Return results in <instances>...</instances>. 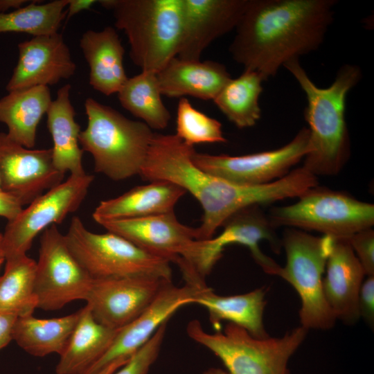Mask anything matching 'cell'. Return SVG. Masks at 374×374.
Here are the masks:
<instances>
[{
	"label": "cell",
	"mask_w": 374,
	"mask_h": 374,
	"mask_svg": "<svg viewBox=\"0 0 374 374\" xmlns=\"http://www.w3.org/2000/svg\"><path fill=\"white\" fill-rule=\"evenodd\" d=\"M336 0H249L229 52L264 81L288 62L316 51L334 19Z\"/></svg>",
	"instance_id": "cell-1"
},
{
	"label": "cell",
	"mask_w": 374,
	"mask_h": 374,
	"mask_svg": "<svg viewBox=\"0 0 374 374\" xmlns=\"http://www.w3.org/2000/svg\"><path fill=\"white\" fill-rule=\"evenodd\" d=\"M283 66L299 83L308 102L304 118L309 125L310 152L303 167L316 177L336 175L350 157L346 98L360 81L362 70L356 64H344L332 83L323 88L310 79L299 60H291Z\"/></svg>",
	"instance_id": "cell-2"
},
{
	"label": "cell",
	"mask_w": 374,
	"mask_h": 374,
	"mask_svg": "<svg viewBox=\"0 0 374 374\" xmlns=\"http://www.w3.org/2000/svg\"><path fill=\"white\" fill-rule=\"evenodd\" d=\"M195 151L176 134L154 132L139 175L175 184L197 199L203 209L197 240H206L235 213V184L199 168L192 159Z\"/></svg>",
	"instance_id": "cell-3"
},
{
	"label": "cell",
	"mask_w": 374,
	"mask_h": 374,
	"mask_svg": "<svg viewBox=\"0 0 374 374\" xmlns=\"http://www.w3.org/2000/svg\"><path fill=\"white\" fill-rule=\"evenodd\" d=\"M87 126L79 143L91 154L95 172L114 181L140 175L154 132L141 121L130 120L92 98L84 102Z\"/></svg>",
	"instance_id": "cell-4"
},
{
	"label": "cell",
	"mask_w": 374,
	"mask_h": 374,
	"mask_svg": "<svg viewBox=\"0 0 374 374\" xmlns=\"http://www.w3.org/2000/svg\"><path fill=\"white\" fill-rule=\"evenodd\" d=\"M115 26L125 33L130 57L142 71L157 73L178 54L182 33L181 0H100Z\"/></svg>",
	"instance_id": "cell-5"
},
{
	"label": "cell",
	"mask_w": 374,
	"mask_h": 374,
	"mask_svg": "<svg viewBox=\"0 0 374 374\" xmlns=\"http://www.w3.org/2000/svg\"><path fill=\"white\" fill-rule=\"evenodd\" d=\"M308 331L300 326L280 337L257 338L231 323L214 333L197 320L186 327L188 337L217 357L229 374H290L289 361Z\"/></svg>",
	"instance_id": "cell-6"
},
{
	"label": "cell",
	"mask_w": 374,
	"mask_h": 374,
	"mask_svg": "<svg viewBox=\"0 0 374 374\" xmlns=\"http://www.w3.org/2000/svg\"><path fill=\"white\" fill-rule=\"evenodd\" d=\"M70 251L92 279L154 277L172 280L170 262L116 233H95L72 217L64 235Z\"/></svg>",
	"instance_id": "cell-7"
},
{
	"label": "cell",
	"mask_w": 374,
	"mask_h": 374,
	"mask_svg": "<svg viewBox=\"0 0 374 374\" xmlns=\"http://www.w3.org/2000/svg\"><path fill=\"white\" fill-rule=\"evenodd\" d=\"M333 238L315 236L292 228L286 229L281 240L286 263L279 276L289 283L301 299L299 319L307 330H328L336 322L323 290V274L334 242Z\"/></svg>",
	"instance_id": "cell-8"
},
{
	"label": "cell",
	"mask_w": 374,
	"mask_h": 374,
	"mask_svg": "<svg viewBox=\"0 0 374 374\" xmlns=\"http://www.w3.org/2000/svg\"><path fill=\"white\" fill-rule=\"evenodd\" d=\"M271 225L315 231L346 239L374 224V205L344 192L314 186L293 204L276 206L267 215Z\"/></svg>",
	"instance_id": "cell-9"
},
{
	"label": "cell",
	"mask_w": 374,
	"mask_h": 374,
	"mask_svg": "<svg viewBox=\"0 0 374 374\" xmlns=\"http://www.w3.org/2000/svg\"><path fill=\"white\" fill-rule=\"evenodd\" d=\"M94 177L70 175L47 190L8 221L2 234L0 253L5 260L26 255L35 238L53 224H61L84 199Z\"/></svg>",
	"instance_id": "cell-10"
},
{
	"label": "cell",
	"mask_w": 374,
	"mask_h": 374,
	"mask_svg": "<svg viewBox=\"0 0 374 374\" xmlns=\"http://www.w3.org/2000/svg\"><path fill=\"white\" fill-rule=\"evenodd\" d=\"M217 236L206 240H196L187 262L204 279L221 258L225 247L233 244L249 249L255 262L267 274L278 276L281 267L260 249L259 243L267 240L272 250L279 253L281 240L260 206L243 208L229 217L222 225Z\"/></svg>",
	"instance_id": "cell-11"
},
{
	"label": "cell",
	"mask_w": 374,
	"mask_h": 374,
	"mask_svg": "<svg viewBox=\"0 0 374 374\" xmlns=\"http://www.w3.org/2000/svg\"><path fill=\"white\" fill-rule=\"evenodd\" d=\"M39 243L35 276L37 308L56 310L73 301H85L93 279L70 251L57 224L42 232Z\"/></svg>",
	"instance_id": "cell-12"
},
{
	"label": "cell",
	"mask_w": 374,
	"mask_h": 374,
	"mask_svg": "<svg viewBox=\"0 0 374 374\" xmlns=\"http://www.w3.org/2000/svg\"><path fill=\"white\" fill-rule=\"evenodd\" d=\"M309 152V130L304 127L289 143L275 150L240 156L195 151L192 159L208 174L238 185L256 186L285 177Z\"/></svg>",
	"instance_id": "cell-13"
},
{
	"label": "cell",
	"mask_w": 374,
	"mask_h": 374,
	"mask_svg": "<svg viewBox=\"0 0 374 374\" xmlns=\"http://www.w3.org/2000/svg\"><path fill=\"white\" fill-rule=\"evenodd\" d=\"M168 282L144 276L93 279L85 301L97 322L119 330L137 318Z\"/></svg>",
	"instance_id": "cell-14"
},
{
	"label": "cell",
	"mask_w": 374,
	"mask_h": 374,
	"mask_svg": "<svg viewBox=\"0 0 374 374\" xmlns=\"http://www.w3.org/2000/svg\"><path fill=\"white\" fill-rule=\"evenodd\" d=\"M64 177L53 165L51 148H27L0 132L1 190L15 197L22 206L62 183Z\"/></svg>",
	"instance_id": "cell-15"
},
{
	"label": "cell",
	"mask_w": 374,
	"mask_h": 374,
	"mask_svg": "<svg viewBox=\"0 0 374 374\" xmlns=\"http://www.w3.org/2000/svg\"><path fill=\"white\" fill-rule=\"evenodd\" d=\"M185 283L177 287L166 283L150 305L133 321L119 329L110 347L85 374H98L111 364L128 359L141 348L157 330L181 307L193 301L206 287Z\"/></svg>",
	"instance_id": "cell-16"
},
{
	"label": "cell",
	"mask_w": 374,
	"mask_h": 374,
	"mask_svg": "<svg viewBox=\"0 0 374 374\" xmlns=\"http://www.w3.org/2000/svg\"><path fill=\"white\" fill-rule=\"evenodd\" d=\"M249 0H181L182 33L177 57L199 60L215 39L235 29Z\"/></svg>",
	"instance_id": "cell-17"
},
{
	"label": "cell",
	"mask_w": 374,
	"mask_h": 374,
	"mask_svg": "<svg viewBox=\"0 0 374 374\" xmlns=\"http://www.w3.org/2000/svg\"><path fill=\"white\" fill-rule=\"evenodd\" d=\"M18 61L7 91L53 85L73 76L76 64L59 33L33 37L18 44Z\"/></svg>",
	"instance_id": "cell-18"
},
{
	"label": "cell",
	"mask_w": 374,
	"mask_h": 374,
	"mask_svg": "<svg viewBox=\"0 0 374 374\" xmlns=\"http://www.w3.org/2000/svg\"><path fill=\"white\" fill-rule=\"evenodd\" d=\"M99 224L142 249L174 263L180 258L186 259L197 240L196 228L181 224L174 211L141 218L105 221Z\"/></svg>",
	"instance_id": "cell-19"
},
{
	"label": "cell",
	"mask_w": 374,
	"mask_h": 374,
	"mask_svg": "<svg viewBox=\"0 0 374 374\" xmlns=\"http://www.w3.org/2000/svg\"><path fill=\"white\" fill-rule=\"evenodd\" d=\"M326 271L323 293L336 319L355 323L360 318L359 294L366 274L346 239H334Z\"/></svg>",
	"instance_id": "cell-20"
},
{
	"label": "cell",
	"mask_w": 374,
	"mask_h": 374,
	"mask_svg": "<svg viewBox=\"0 0 374 374\" xmlns=\"http://www.w3.org/2000/svg\"><path fill=\"white\" fill-rule=\"evenodd\" d=\"M161 95L168 98L190 96L214 100L231 78L226 66L217 62L172 58L157 73Z\"/></svg>",
	"instance_id": "cell-21"
},
{
	"label": "cell",
	"mask_w": 374,
	"mask_h": 374,
	"mask_svg": "<svg viewBox=\"0 0 374 374\" xmlns=\"http://www.w3.org/2000/svg\"><path fill=\"white\" fill-rule=\"evenodd\" d=\"M186 193L184 188L170 181H150L118 197L100 202L92 217L99 224L173 212L175 206Z\"/></svg>",
	"instance_id": "cell-22"
},
{
	"label": "cell",
	"mask_w": 374,
	"mask_h": 374,
	"mask_svg": "<svg viewBox=\"0 0 374 374\" xmlns=\"http://www.w3.org/2000/svg\"><path fill=\"white\" fill-rule=\"evenodd\" d=\"M80 47L89 66L90 85L105 96L118 93L128 78L123 66L125 49L116 30L112 26L88 30Z\"/></svg>",
	"instance_id": "cell-23"
},
{
	"label": "cell",
	"mask_w": 374,
	"mask_h": 374,
	"mask_svg": "<svg viewBox=\"0 0 374 374\" xmlns=\"http://www.w3.org/2000/svg\"><path fill=\"white\" fill-rule=\"evenodd\" d=\"M66 84L57 91L46 112V124L53 140L52 157L55 168L65 175L80 176L86 174L82 166L83 150L80 147V125L75 121V112Z\"/></svg>",
	"instance_id": "cell-24"
},
{
	"label": "cell",
	"mask_w": 374,
	"mask_h": 374,
	"mask_svg": "<svg viewBox=\"0 0 374 374\" xmlns=\"http://www.w3.org/2000/svg\"><path fill=\"white\" fill-rule=\"evenodd\" d=\"M265 288H258L245 294L220 296L208 287L193 301L206 309L209 321L215 331L221 330V323L226 321L237 325L257 338L269 337L263 323V312L267 305Z\"/></svg>",
	"instance_id": "cell-25"
},
{
	"label": "cell",
	"mask_w": 374,
	"mask_h": 374,
	"mask_svg": "<svg viewBox=\"0 0 374 374\" xmlns=\"http://www.w3.org/2000/svg\"><path fill=\"white\" fill-rule=\"evenodd\" d=\"M118 330L96 321L89 307L80 314L67 345L60 355L57 374H85L107 352Z\"/></svg>",
	"instance_id": "cell-26"
},
{
	"label": "cell",
	"mask_w": 374,
	"mask_h": 374,
	"mask_svg": "<svg viewBox=\"0 0 374 374\" xmlns=\"http://www.w3.org/2000/svg\"><path fill=\"white\" fill-rule=\"evenodd\" d=\"M52 102L48 87L37 86L9 91L0 98V122L8 127V136L33 149L37 130Z\"/></svg>",
	"instance_id": "cell-27"
},
{
	"label": "cell",
	"mask_w": 374,
	"mask_h": 374,
	"mask_svg": "<svg viewBox=\"0 0 374 374\" xmlns=\"http://www.w3.org/2000/svg\"><path fill=\"white\" fill-rule=\"evenodd\" d=\"M80 314L78 312L53 319H37L33 314L17 317L12 339L31 355H61L64 350Z\"/></svg>",
	"instance_id": "cell-28"
},
{
	"label": "cell",
	"mask_w": 374,
	"mask_h": 374,
	"mask_svg": "<svg viewBox=\"0 0 374 374\" xmlns=\"http://www.w3.org/2000/svg\"><path fill=\"white\" fill-rule=\"evenodd\" d=\"M263 81L257 72L244 69L239 77L227 82L213 102L237 127H253L261 118L259 98Z\"/></svg>",
	"instance_id": "cell-29"
},
{
	"label": "cell",
	"mask_w": 374,
	"mask_h": 374,
	"mask_svg": "<svg viewBox=\"0 0 374 374\" xmlns=\"http://www.w3.org/2000/svg\"><path fill=\"white\" fill-rule=\"evenodd\" d=\"M117 93L122 107L151 129L168 126L171 115L162 101L156 73L142 71L128 78Z\"/></svg>",
	"instance_id": "cell-30"
},
{
	"label": "cell",
	"mask_w": 374,
	"mask_h": 374,
	"mask_svg": "<svg viewBox=\"0 0 374 374\" xmlns=\"http://www.w3.org/2000/svg\"><path fill=\"white\" fill-rule=\"evenodd\" d=\"M6 261L4 273L0 276V312L18 317L33 314L37 308L35 294L36 261L27 255Z\"/></svg>",
	"instance_id": "cell-31"
},
{
	"label": "cell",
	"mask_w": 374,
	"mask_h": 374,
	"mask_svg": "<svg viewBox=\"0 0 374 374\" xmlns=\"http://www.w3.org/2000/svg\"><path fill=\"white\" fill-rule=\"evenodd\" d=\"M37 2L34 1L15 10L0 13V33H23L36 37L58 33L66 18L69 0Z\"/></svg>",
	"instance_id": "cell-32"
},
{
	"label": "cell",
	"mask_w": 374,
	"mask_h": 374,
	"mask_svg": "<svg viewBox=\"0 0 374 374\" xmlns=\"http://www.w3.org/2000/svg\"><path fill=\"white\" fill-rule=\"evenodd\" d=\"M176 130L175 134L190 146L227 141L221 123L195 109L185 97L178 102Z\"/></svg>",
	"instance_id": "cell-33"
},
{
	"label": "cell",
	"mask_w": 374,
	"mask_h": 374,
	"mask_svg": "<svg viewBox=\"0 0 374 374\" xmlns=\"http://www.w3.org/2000/svg\"><path fill=\"white\" fill-rule=\"evenodd\" d=\"M167 322L161 325L152 337L112 374H148L159 357L166 333Z\"/></svg>",
	"instance_id": "cell-34"
},
{
	"label": "cell",
	"mask_w": 374,
	"mask_h": 374,
	"mask_svg": "<svg viewBox=\"0 0 374 374\" xmlns=\"http://www.w3.org/2000/svg\"><path fill=\"white\" fill-rule=\"evenodd\" d=\"M362 265L366 276H374V231L371 228L358 231L346 238Z\"/></svg>",
	"instance_id": "cell-35"
},
{
	"label": "cell",
	"mask_w": 374,
	"mask_h": 374,
	"mask_svg": "<svg viewBox=\"0 0 374 374\" xmlns=\"http://www.w3.org/2000/svg\"><path fill=\"white\" fill-rule=\"evenodd\" d=\"M359 317L370 326L374 323V276H368L362 283L358 300Z\"/></svg>",
	"instance_id": "cell-36"
},
{
	"label": "cell",
	"mask_w": 374,
	"mask_h": 374,
	"mask_svg": "<svg viewBox=\"0 0 374 374\" xmlns=\"http://www.w3.org/2000/svg\"><path fill=\"white\" fill-rule=\"evenodd\" d=\"M21 202L12 195L0 192V216L8 221L15 219L22 211Z\"/></svg>",
	"instance_id": "cell-37"
},
{
	"label": "cell",
	"mask_w": 374,
	"mask_h": 374,
	"mask_svg": "<svg viewBox=\"0 0 374 374\" xmlns=\"http://www.w3.org/2000/svg\"><path fill=\"white\" fill-rule=\"evenodd\" d=\"M17 315L0 312V350L12 340V330Z\"/></svg>",
	"instance_id": "cell-38"
},
{
	"label": "cell",
	"mask_w": 374,
	"mask_h": 374,
	"mask_svg": "<svg viewBox=\"0 0 374 374\" xmlns=\"http://www.w3.org/2000/svg\"><path fill=\"white\" fill-rule=\"evenodd\" d=\"M98 1L96 0H69L65 19L66 21L78 12L89 10Z\"/></svg>",
	"instance_id": "cell-39"
},
{
	"label": "cell",
	"mask_w": 374,
	"mask_h": 374,
	"mask_svg": "<svg viewBox=\"0 0 374 374\" xmlns=\"http://www.w3.org/2000/svg\"><path fill=\"white\" fill-rule=\"evenodd\" d=\"M29 2L26 0H0V13L6 12L10 9L15 10L23 7V5Z\"/></svg>",
	"instance_id": "cell-40"
},
{
	"label": "cell",
	"mask_w": 374,
	"mask_h": 374,
	"mask_svg": "<svg viewBox=\"0 0 374 374\" xmlns=\"http://www.w3.org/2000/svg\"><path fill=\"white\" fill-rule=\"evenodd\" d=\"M128 359H120L118 360L106 368H105L103 370H102L100 372H99L98 374H112L116 371H117L119 368H121L122 366H123Z\"/></svg>",
	"instance_id": "cell-41"
},
{
	"label": "cell",
	"mask_w": 374,
	"mask_h": 374,
	"mask_svg": "<svg viewBox=\"0 0 374 374\" xmlns=\"http://www.w3.org/2000/svg\"><path fill=\"white\" fill-rule=\"evenodd\" d=\"M202 374H229L225 369L211 367L205 370Z\"/></svg>",
	"instance_id": "cell-42"
},
{
	"label": "cell",
	"mask_w": 374,
	"mask_h": 374,
	"mask_svg": "<svg viewBox=\"0 0 374 374\" xmlns=\"http://www.w3.org/2000/svg\"><path fill=\"white\" fill-rule=\"evenodd\" d=\"M4 260H5V258H4L3 256L0 253V267H1V265H2V263L3 262Z\"/></svg>",
	"instance_id": "cell-43"
},
{
	"label": "cell",
	"mask_w": 374,
	"mask_h": 374,
	"mask_svg": "<svg viewBox=\"0 0 374 374\" xmlns=\"http://www.w3.org/2000/svg\"><path fill=\"white\" fill-rule=\"evenodd\" d=\"M1 240H2V234L0 233V244L1 243Z\"/></svg>",
	"instance_id": "cell-44"
},
{
	"label": "cell",
	"mask_w": 374,
	"mask_h": 374,
	"mask_svg": "<svg viewBox=\"0 0 374 374\" xmlns=\"http://www.w3.org/2000/svg\"><path fill=\"white\" fill-rule=\"evenodd\" d=\"M2 190H1V182H0V192H1Z\"/></svg>",
	"instance_id": "cell-45"
}]
</instances>
